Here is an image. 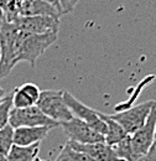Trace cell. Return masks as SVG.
Wrapping results in <instances>:
<instances>
[{
	"instance_id": "6da1fadb",
	"label": "cell",
	"mask_w": 156,
	"mask_h": 161,
	"mask_svg": "<svg viewBox=\"0 0 156 161\" xmlns=\"http://www.w3.org/2000/svg\"><path fill=\"white\" fill-rule=\"evenodd\" d=\"M20 37L21 31L0 11V80L5 78L18 63Z\"/></svg>"
},
{
	"instance_id": "7a4b0ae2",
	"label": "cell",
	"mask_w": 156,
	"mask_h": 161,
	"mask_svg": "<svg viewBox=\"0 0 156 161\" xmlns=\"http://www.w3.org/2000/svg\"><path fill=\"white\" fill-rule=\"evenodd\" d=\"M56 40H57V34L34 35V34H26L21 31L16 62L18 63L29 62L32 67H35L37 58L51 45H53Z\"/></svg>"
},
{
	"instance_id": "3957f363",
	"label": "cell",
	"mask_w": 156,
	"mask_h": 161,
	"mask_svg": "<svg viewBox=\"0 0 156 161\" xmlns=\"http://www.w3.org/2000/svg\"><path fill=\"white\" fill-rule=\"evenodd\" d=\"M36 105L45 115L59 123V125L73 118L71 109L63 101V91H41Z\"/></svg>"
},
{
	"instance_id": "277c9868",
	"label": "cell",
	"mask_w": 156,
	"mask_h": 161,
	"mask_svg": "<svg viewBox=\"0 0 156 161\" xmlns=\"http://www.w3.org/2000/svg\"><path fill=\"white\" fill-rule=\"evenodd\" d=\"M154 102L155 101L140 103V104L133 105V107H130L123 112L109 114V117L115 121H118L125 129V131L129 135H131L146 123V119H148V117L151 112V108L154 105Z\"/></svg>"
},
{
	"instance_id": "5b68a950",
	"label": "cell",
	"mask_w": 156,
	"mask_h": 161,
	"mask_svg": "<svg viewBox=\"0 0 156 161\" xmlns=\"http://www.w3.org/2000/svg\"><path fill=\"white\" fill-rule=\"evenodd\" d=\"M9 124L14 129L21 126H59V123L45 115L37 105H32L24 109L13 108L9 117Z\"/></svg>"
},
{
	"instance_id": "8992f818",
	"label": "cell",
	"mask_w": 156,
	"mask_h": 161,
	"mask_svg": "<svg viewBox=\"0 0 156 161\" xmlns=\"http://www.w3.org/2000/svg\"><path fill=\"white\" fill-rule=\"evenodd\" d=\"M63 101L67 104V107L71 109L73 117L86 121L88 125H91L99 134L105 135L107 124L103 120V118L100 115V112L89 108L88 105H86L84 103L78 101L76 97H73L70 92H66V91H63Z\"/></svg>"
},
{
	"instance_id": "52a82bcc",
	"label": "cell",
	"mask_w": 156,
	"mask_h": 161,
	"mask_svg": "<svg viewBox=\"0 0 156 161\" xmlns=\"http://www.w3.org/2000/svg\"><path fill=\"white\" fill-rule=\"evenodd\" d=\"M155 130H156V101L151 108V112L146 119V123L134 134L130 135L131 145L135 154V158H140L144 154H146L150 147L154 145L155 140Z\"/></svg>"
},
{
	"instance_id": "ba28073f",
	"label": "cell",
	"mask_w": 156,
	"mask_h": 161,
	"mask_svg": "<svg viewBox=\"0 0 156 161\" xmlns=\"http://www.w3.org/2000/svg\"><path fill=\"white\" fill-rule=\"evenodd\" d=\"M13 24L21 31L34 35L58 34L59 30V19L53 16H20Z\"/></svg>"
},
{
	"instance_id": "9c48e42d",
	"label": "cell",
	"mask_w": 156,
	"mask_h": 161,
	"mask_svg": "<svg viewBox=\"0 0 156 161\" xmlns=\"http://www.w3.org/2000/svg\"><path fill=\"white\" fill-rule=\"evenodd\" d=\"M61 126L70 141H75L78 144H91V142L105 141L104 135L99 134L86 121L81 120L76 117H73L71 120L62 123Z\"/></svg>"
},
{
	"instance_id": "30bf717a",
	"label": "cell",
	"mask_w": 156,
	"mask_h": 161,
	"mask_svg": "<svg viewBox=\"0 0 156 161\" xmlns=\"http://www.w3.org/2000/svg\"><path fill=\"white\" fill-rule=\"evenodd\" d=\"M67 142L73 149L87 154L88 156H91L96 161H123L117 156L113 146H109L108 144H105V141L91 142V144H78L75 141L68 140Z\"/></svg>"
},
{
	"instance_id": "8fae6325",
	"label": "cell",
	"mask_w": 156,
	"mask_h": 161,
	"mask_svg": "<svg viewBox=\"0 0 156 161\" xmlns=\"http://www.w3.org/2000/svg\"><path fill=\"white\" fill-rule=\"evenodd\" d=\"M53 128L51 126H21L14 131V144L20 146H30L40 144Z\"/></svg>"
},
{
	"instance_id": "7c38bea8",
	"label": "cell",
	"mask_w": 156,
	"mask_h": 161,
	"mask_svg": "<svg viewBox=\"0 0 156 161\" xmlns=\"http://www.w3.org/2000/svg\"><path fill=\"white\" fill-rule=\"evenodd\" d=\"M103 120L105 121L107 124V133L104 135V140L105 144H108L109 146H114L117 145L118 142L123 140L124 138H126L129 134L125 131V129L114 119H112L109 117V114H104V113H100Z\"/></svg>"
},
{
	"instance_id": "4fadbf2b",
	"label": "cell",
	"mask_w": 156,
	"mask_h": 161,
	"mask_svg": "<svg viewBox=\"0 0 156 161\" xmlns=\"http://www.w3.org/2000/svg\"><path fill=\"white\" fill-rule=\"evenodd\" d=\"M40 144H34L30 146L14 145L8 154V161H36L39 156Z\"/></svg>"
},
{
	"instance_id": "5bb4252c",
	"label": "cell",
	"mask_w": 156,
	"mask_h": 161,
	"mask_svg": "<svg viewBox=\"0 0 156 161\" xmlns=\"http://www.w3.org/2000/svg\"><path fill=\"white\" fill-rule=\"evenodd\" d=\"M55 161H96V160L92 159L91 156H88L87 154L73 149L68 142H66L59 149L58 155L55 159Z\"/></svg>"
},
{
	"instance_id": "9a60e30c",
	"label": "cell",
	"mask_w": 156,
	"mask_h": 161,
	"mask_svg": "<svg viewBox=\"0 0 156 161\" xmlns=\"http://www.w3.org/2000/svg\"><path fill=\"white\" fill-rule=\"evenodd\" d=\"M117 156L123 161H135V154L133 150V145H131V138L130 135H128L126 138H124L120 142H118L117 145L113 146Z\"/></svg>"
},
{
	"instance_id": "2e32d148",
	"label": "cell",
	"mask_w": 156,
	"mask_h": 161,
	"mask_svg": "<svg viewBox=\"0 0 156 161\" xmlns=\"http://www.w3.org/2000/svg\"><path fill=\"white\" fill-rule=\"evenodd\" d=\"M14 131H15V129L10 124H8L0 129V154H3L5 156H8L11 147L15 145L14 144Z\"/></svg>"
},
{
	"instance_id": "e0dca14e",
	"label": "cell",
	"mask_w": 156,
	"mask_h": 161,
	"mask_svg": "<svg viewBox=\"0 0 156 161\" xmlns=\"http://www.w3.org/2000/svg\"><path fill=\"white\" fill-rule=\"evenodd\" d=\"M13 108V93H9L0 101V129L9 124V117Z\"/></svg>"
},
{
	"instance_id": "ac0fdd59",
	"label": "cell",
	"mask_w": 156,
	"mask_h": 161,
	"mask_svg": "<svg viewBox=\"0 0 156 161\" xmlns=\"http://www.w3.org/2000/svg\"><path fill=\"white\" fill-rule=\"evenodd\" d=\"M11 93H13V105H14V108L24 109V108H29V107L36 105L25 93L21 92V89L19 87H16Z\"/></svg>"
},
{
	"instance_id": "d6986e66",
	"label": "cell",
	"mask_w": 156,
	"mask_h": 161,
	"mask_svg": "<svg viewBox=\"0 0 156 161\" xmlns=\"http://www.w3.org/2000/svg\"><path fill=\"white\" fill-rule=\"evenodd\" d=\"M19 88L21 89V92L25 93L35 104L37 103L40 98V94H41V91H40V88L36 84H34V83H25V84L20 86Z\"/></svg>"
},
{
	"instance_id": "ffe728a7",
	"label": "cell",
	"mask_w": 156,
	"mask_h": 161,
	"mask_svg": "<svg viewBox=\"0 0 156 161\" xmlns=\"http://www.w3.org/2000/svg\"><path fill=\"white\" fill-rule=\"evenodd\" d=\"M59 4H61L62 13L67 14V13H71L75 10L76 5L78 4V0H59Z\"/></svg>"
},
{
	"instance_id": "44dd1931",
	"label": "cell",
	"mask_w": 156,
	"mask_h": 161,
	"mask_svg": "<svg viewBox=\"0 0 156 161\" xmlns=\"http://www.w3.org/2000/svg\"><path fill=\"white\" fill-rule=\"evenodd\" d=\"M135 161H156V150H155V146L153 145L151 147H150V150L146 153V154H144L142 156H140V158H137Z\"/></svg>"
},
{
	"instance_id": "7402d4cb",
	"label": "cell",
	"mask_w": 156,
	"mask_h": 161,
	"mask_svg": "<svg viewBox=\"0 0 156 161\" xmlns=\"http://www.w3.org/2000/svg\"><path fill=\"white\" fill-rule=\"evenodd\" d=\"M10 0H0V11H5L8 4H9Z\"/></svg>"
},
{
	"instance_id": "603a6c76",
	"label": "cell",
	"mask_w": 156,
	"mask_h": 161,
	"mask_svg": "<svg viewBox=\"0 0 156 161\" xmlns=\"http://www.w3.org/2000/svg\"><path fill=\"white\" fill-rule=\"evenodd\" d=\"M5 96H6V92H5L3 88H0V101H1V99H3Z\"/></svg>"
},
{
	"instance_id": "cb8c5ba5",
	"label": "cell",
	"mask_w": 156,
	"mask_h": 161,
	"mask_svg": "<svg viewBox=\"0 0 156 161\" xmlns=\"http://www.w3.org/2000/svg\"><path fill=\"white\" fill-rule=\"evenodd\" d=\"M0 161H8V158H6L5 155H3V154H0Z\"/></svg>"
},
{
	"instance_id": "d4e9b609",
	"label": "cell",
	"mask_w": 156,
	"mask_h": 161,
	"mask_svg": "<svg viewBox=\"0 0 156 161\" xmlns=\"http://www.w3.org/2000/svg\"><path fill=\"white\" fill-rule=\"evenodd\" d=\"M154 146H155V150H156V130H155V140H154Z\"/></svg>"
},
{
	"instance_id": "484cf974",
	"label": "cell",
	"mask_w": 156,
	"mask_h": 161,
	"mask_svg": "<svg viewBox=\"0 0 156 161\" xmlns=\"http://www.w3.org/2000/svg\"><path fill=\"white\" fill-rule=\"evenodd\" d=\"M36 161H43V160H40V159H36Z\"/></svg>"
}]
</instances>
